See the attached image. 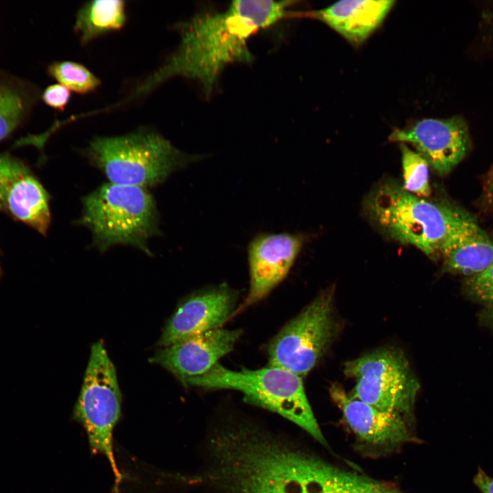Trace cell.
Wrapping results in <instances>:
<instances>
[{
	"instance_id": "cell-1",
	"label": "cell",
	"mask_w": 493,
	"mask_h": 493,
	"mask_svg": "<svg viewBox=\"0 0 493 493\" xmlns=\"http://www.w3.org/2000/svg\"><path fill=\"white\" fill-rule=\"evenodd\" d=\"M290 1H233L224 11L201 12L176 25L180 42L164 65L144 81L131 98L143 95L173 77L197 81L209 98L224 68L251 63L248 40L288 15Z\"/></svg>"
},
{
	"instance_id": "cell-2",
	"label": "cell",
	"mask_w": 493,
	"mask_h": 493,
	"mask_svg": "<svg viewBox=\"0 0 493 493\" xmlns=\"http://www.w3.org/2000/svg\"><path fill=\"white\" fill-rule=\"evenodd\" d=\"M366 210L391 238L431 257L441 256L451 236L472 216L454 204L417 197L394 183L375 189L367 199Z\"/></svg>"
},
{
	"instance_id": "cell-3",
	"label": "cell",
	"mask_w": 493,
	"mask_h": 493,
	"mask_svg": "<svg viewBox=\"0 0 493 493\" xmlns=\"http://www.w3.org/2000/svg\"><path fill=\"white\" fill-rule=\"evenodd\" d=\"M110 183L147 188L203 158L176 148L157 131L140 128L118 136L94 138L83 151Z\"/></svg>"
},
{
	"instance_id": "cell-4",
	"label": "cell",
	"mask_w": 493,
	"mask_h": 493,
	"mask_svg": "<svg viewBox=\"0 0 493 493\" xmlns=\"http://www.w3.org/2000/svg\"><path fill=\"white\" fill-rule=\"evenodd\" d=\"M82 205L78 223L91 231L100 251L125 244L151 255L147 242L159 233V214L147 188L103 184L82 199Z\"/></svg>"
},
{
	"instance_id": "cell-5",
	"label": "cell",
	"mask_w": 493,
	"mask_h": 493,
	"mask_svg": "<svg viewBox=\"0 0 493 493\" xmlns=\"http://www.w3.org/2000/svg\"><path fill=\"white\" fill-rule=\"evenodd\" d=\"M186 386L239 391L247 403L283 416L322 445L328 446L307 398L302 377L292 372L269 366L238 371L218 363L204 375L188 381Z\"/></svg>"
},
{
	"instance_id": "cell-6",
	"label": "cell",
	"mask_w": 493,
	"mask_h": 493,
	"mask_svg": "<svg viewBox=\"0 0 493 493\" xmlns=\"http://www.w3.org/2000/svg\"><path fill=\"white\" fill-rule=\"evenodd\" d=\"M121 401L114 366L103 342L98 341L91 347L73 418L85 429L92 454L102 455L108 460L116 492L123 475L114 457L113 432L121 416Z\"/></svg>"
},
{
	"instance_id": "cell-7",
	"label": "cell",
	"mask_w": 493,
	"mask_h": 493,
	"mask_svg": "<svg viewBox=\"0 0 493 493\" xmlns=\"http://www.w3.org/2000/svg\"><path fill=\"white\" fill-rule=\"evenodd\" d=\"M338 330L333 313V290L321 292L271 340L268 366L303 377L327 351Z\"/></svg>"
},
{
	"instance_id": "cell-8",
	"label": "cell",
	"mask_w": 493,
	"mask_h": 493,
	"mask_svg": "<svg viewBox=\"0 0 493 493\" xmlns=\"http://www.w3.org/2000/svg\"><path fill=\"white\" fill-rule=\"evenodd\" d=\"M344 372L353 379V397L381 410L409 416L419 383L405 355L382 349L344 364Z\"/></svg>"
},
{
	"instance_id": "cell-9",
	"label": "cell",
	"mask_w": 493,
	"mask_h": 493,
	"mask_svg": "<svg viewBox=\"0 0 493 493\" xmlns=\"http://www.w3.org/2000/svg\"><path fill=\"white\" fill-rule=\"evenodd\" d=\"M389 140L412 144L429 165L442 176L463 160L470 146L467 127L457 116L420 120L404 129H394Z\"/></svg>"
},
{
	"instance_id": "cell-10",
	"label": "cell",
	"mask_w": 493,
	"mask_h": 493,
	"mask_svg": "<svg viewBox=\"0 0 493 493\" xmlns=\"http://www.w3.org/2000/svg\"><path fill=\"white\" fill-rule=\"evenodd\" d=\"M305 241L302 234L287 232L262 233L252 239L247 249L249 290L237 312L263 299L286 278Z\"/></svg>"
},
{
	"instance_id": "cell-11",
	"label": "cell",
	"mask_w": 493,
	"mask_h": 493,
	"mask_svg": "<svg viewBox=\"0 0 493 493\" xmlns=\"http://www.w3.org/2000/svg\"><path fill=\"white\" fill-rule=\"evenodd\" d=\"M237 296L225 283L198 290L179 305L157 344L164 347L192 336L221 328L235 313Z\"/></svg>"
},
{
	"instance_id": "cell-12",
	"label": "cell",
	"mask_w": 493,
	"mask_h": 493,
	"mask_svg": "<svg viewBox=\"0 0 493 493\" xmlns=\"http://www.w3.org/2000/svg\"><path fill=\"white\" fill-rule=\"evenodd\" d=\"M241 335L240 329L219 328L192 336L158 350L150 362L168 370L186 385L231 352Z\"/></svg>"
},
{
	"instance_id": "cell-13",
	"label": "cell",
	"mask_w": 493,
	"mask_h": 493,
	"mask_svg": "<svg viewBox=\"0 0 493 493\" xmlns=\"http://www.w3.org/2000/svg\"><path fill=\"white\" fill-rule=\"evenodd\" d=\"M0 208L46 235L51 223L49 194L22 162L8 154L0 155Z\"/></svg>"
},
{
	"instance_id": "cell-14",
	"label": "cell",
	"mask_w": 493,
	"mask_h": 493,
	"mask_svg": "<svg viewBox=\"0 0 493 493\" xmlns=\"http://www.w3.org/2000/svg\"><path fill=\"white\" fill-rule=\"evenodd\" d=\"M329 393L347 425L361 441L380 447L396 446L412 441L404 416L366 403L348 394L338 383L331 385Z\"/></svg>"
},
{
	"instance_id": "cell-15",
	"label": "cell",
	"mask_w": 493,
	"mask_h": 493,
	"mask_svg": "<svg viewBox=\"0 0 493 493\" xmlns=\"http://www.w3.org/2000/svg\"><path fill=\"white\" fill-rule=\"evenodd\" d=\"M395 1L343 0L304 16L327 24L351 44L359 45L382 23Z\"/></svg>"
},
{
	"instance_id": "cell-16",
	"label": "cell",
	"mask_w": 493,
	"mask_h": 493,
	"mask_svg": "<svg viewBox=\"0 0 493 493\" xmlns=\"http://www.w3.org/2000/svg\"><path fill=\"white\" fill-rule=\"evenodd\" d=\"M441 257L444 271L471 276L493 263V240L471 216L449 239Z\"/></svg>"
},
{
	"instance_id": "cell-17",
	"label": "cell",
	"mask_w": 493,
	"mask_h": 493,
	"mask_svg": "<svg viewBox=\"0 0 493 493\" xmlns=\"http://www.w3.org/2000/svg\"><path fill=\"white\" fill-rule=\"evenodd\" d=\"M127 18L125 1H90L77 11L73 29L81 44L86 45L99 36L121 30Z\"/></svg>"
},
{
	"instance_id": "cell-18",
	"label": "cell",
	"mask_w": 493,
	"mask_h": 493,
	"mask_svg": "<svg viewBox=\"0 0 493 493\" xmlns=\"http://www.w3.org/2000/svg\"><path fill=\"white\" fill-rule=\"evenodd\" d=\"M315 493H402L393 485L320 459Z\"/></svg>"
},
{
	"instance_id": "cell-19",
	"label": "cell",
	"mask_w": 493,
	"mask_h": 493,
	"mask_svg": "<svg viewBox=\"0 0 493 493\" xmlns=\"http://www.w3.org/2000/svg\"><path fill=\"white\" fill-rule=\"evenodd\" d=\"M48 73L60 84L81 95L94 92L101 84L87 67L73 61L54 62L49 66Z\"/></svg>"
},
{
	"instance_id": "cell-20",
	"label": "cell",
	"mask_w": 493,
	"mask_h": 493,
	"mask_svg": "<svg viewBox=\"0 0 493 493\" xmlns=\"http://www.w3.org/2000/svg\"><path fill=\"white\" fill-rule=\"evenodd\" d=\"M462 290L467 298L482 306L480 324L493 329V263L483 271L466 277Z\"/></svg>"
},
{
	"instance_id": "cell-21",
	"label": "cell",
	"mask_w": 493,
	"mask_h": 493,
	"mask_svg": "<svg viewBox=\"0 0 493 493\" xmlns=\"http://www.w3.org/2000/svg\"><path fill=\"white\" fill-rule=\"evenodd\" d=\"M402 156L403 184L402 188L417 197H427L431 194L429 164L405 143L400 145Z\"/></svg>"
},
{
	"instance_id": "cell-22",
	"label": "cell",
	"mask_w": 493,
	"mask_h": 493,
	"mask_svg": "<svg viewBox=\"0 0 493 493\" xmlns=\"http://www.w3.org/2000/svg\"><path fill=\"white\" fill-rule=\"evenodd\" d=\"M23 109L22 97L16 90L0 86V140L16 127Z\"/></svg>"
},
{
	"instance_id": "cell-23",
	"label": "cell",
	"mask_w": 493,
	"mask_h": 493,
	"mask_svg": "<svg viewBox=\"0 0 493 493\" xmlns=\"http://www.w3.org/2000/svg\"><path fill=\"white\" fill-rule=\"evenodd\" d=\"M71 91L62 84H53L43 92L42 99L49 107L63 111L71 99Z\"/></svg>"
},
{
	"instance_id": "cell-24",
	"label": "cell",
	"mask_w": 493,
	"mask_h": 493,
	"mask_svg": "<svg viewBox=\"0 0 493 493\" xmlns=\"http://www.w3.org/2000/svg\"><path fill=\"white\" fill-rule=\"evenodd\" d=\"M479 200L483 207L493 206V165L483 177Z\"/></svg>"
},
{
	"instance_id": "cell-25",
	"label": "cell",
	"mask_w": 493,
	"mask_h": 493,
	"mask_svg": "<svg viewBox=\"0 0 493 493\" xmlns=\"http://www.w3.org/2000/svg\"><path fill=\"white\" fill-rule=\"evenodd\" d=\"M473 482L480 493H493V477L488 475L483 469L478 468Z\"/></svg>"
}]
</instances>
